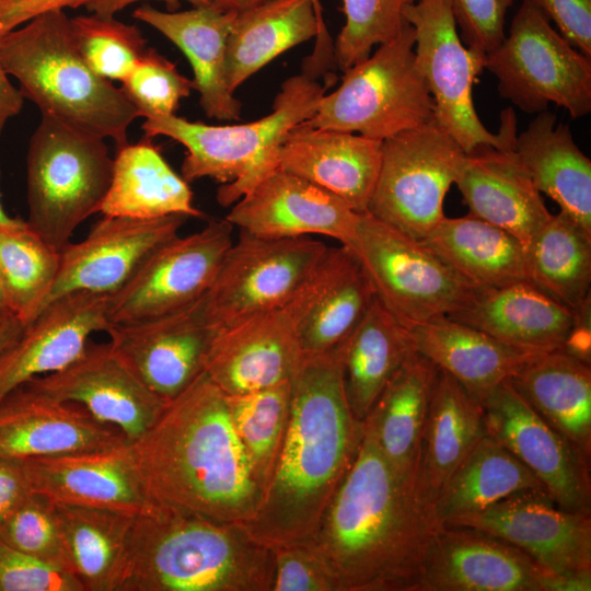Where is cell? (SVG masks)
<instances>
[{"label": "cell", "instance_id": "9f6ffc18", "mask_svg": "<svg viewBox=\"0 0 591 591\" xmlns=\"http://www.w3.org/2000/svg\"><path fill=\"white\" fill-rule=\"evenodd\" d=\"M24 99L15 88L0 60V135L9 119L16 116L23 106Z\"/></svg>", "mask_w": 591, "mask_h": 591}, {"label": "cell", "instance_id": "03108f58", "mask_svg": "<svg viewBox=\"0 0 591 591\" xmlns=\"http://www.w3.org/2000/svg\"><path fill=\"white\" fill-rule=\"evenodd\" d=\"M8 318V317H7ZM5 318L1 317L0 316V324L4 321Z\"/></svg>", "mask_w": 591, "mask_h": 591}, {"label": "cell", "instance_id": "277c9868", "mask_svg": "<svg viewBox=\"0 0 591 591\" xmlns=\"http://www.w3.org/2000/svg\"><path fill=\"white\" fill-rule=\"evenodd\" d=\"M0 60L42 116L111 138L117 148L128 143L140 115L120 88L83 60L65 10L43 12L1 36Z\"/></svg>", "mask_w": 591, "mask_h": 591}, {"label": "cell", "instance_id": "f1b7e54d", "mask_svg": "<svg viewBox=\"0 0 591 591\" xmlns=\"http://www.w3.org/2000/svg\"><path fill=\"white\" fill-rule=\"evenodd\" d=\"M300 294L299 336L304 356L337 348L375 299L359 258L344 245L327 247Z\"/></svg>", "mask_w": 591, "mask_h": 591}, {"label": "cell", "instance_id": "7dc6e473", "mask_svg": "<svg viewBox=\"0 0 591 591\" xmlns=\"http://www.w3.org/2000/svg\"><path fill=\"white\" fill-rule=\"evenodd\" d=\"M120 89L140 117L174 115L179 101L194 89L193 80L181 74L175 65L148 47Z\"/></svg>", "mask_w": 591, "mask_h": 591}, {"label": "cell", "instance_id": "7c38bea8", "mask_svg": "<svg viewBox=\"0 0 591 591\" xmlns=\"http://www.w3.org/2000/svg\"><path fill=\"white\" fill-rule=\"evenodd\" d=\"M464 157L434 119L383 140L367 213L420 241L445 217L443 200Z\"/></svg>", "mask_w": 591, "mask_h": 591}, {"label": "cell", "instance_id": "f35d334b", "mask_svg": "<svg viewBox=\"0 0 591 591\" xmlns=\"http://www.w3.org/2000/svg\"><path fill=\"white\" fill-rule=\"evenodd\" d=\"M312 0H270L236 13L227 42V76L232 93L273 59L315 38Z\"/></svg>", "mask_w": 591, "mask_h": 591}, {"label": "cell", "instance_id": "836d02e7", "mask_svg": "<svg viewBox=\"0 0 591 591\" xmlns=\"http://www.w3.org/2000/svg\"><path fill=\"white\" fill-rule=\"evenodd\" d=\"M514 150L534 186L583 228L591 231V161L556 115L537 113L517 136Z\"/></svg>", "mask_w": 591, "mask_h": 591}, {"label": "cell", "instance_id": "6125c7cd", "mask_svg": "<svg viewBox=\"0 0 591 591\" xmlns=\"http://www.w3.org/2000/svg\"><path fill=\"white\" fill-rule=\"evenodd\" d=\"M270 0H210L212 8L221 12L240 13Z\"/></svg>", "mask_w": 591, "mask_h": 591}, {"label": "cell", "instance_id": "e575fe53", "mask_svg": "<svg viewBox=\"0 0 591 591\" xmlns=\"http://www.w3.org/2000/svg\"><path fill=\"white\" fill-rule=\"evenodd\" d=\"M518 393L583 457L591 460V367L555 350L510 379Z\"/></svg>", "mask_w": 591, "mask_h": 591}, {"label": "cell", "instance_id": "db71d44e", "mask_svg": "<svg viewBox=\"0 0 591 591\" xmlns=\"http://www.w3.org/2000/svg\"><path fill=\"white\" fill-rule=\"evenodd\" d=\"M32 493L22 461L0 457V523Z\"/></svg>", "mask_w": 591, "mask_h": 591}, {"label": "cell", "instance_id": "91938a15", "mask_svg": "<svg viewBox=\"0 0 591 591\" xmlns=\"http://www.w3.org/2000/svg\"><path fill=\"white\" fill-rule=\"evenodd\" d=\"M315 11V15L318 22V33L315 37L314 48L320 51H324L333 45L332 37L327 31L326 24L323 18V8L320 0H312Z\"/></svg>", "mask_w": 591, "mask_h": 591}, {"label": "cell", "instance_id": "be15d7a7", "mask_svg": "<svg viewBox=\"0 0 591 591\" xmlns=\"http://www.w3.org/2000/svg\"><path fill=\"white\" fill-rule=\"evenodd\" d=\"M0 316L3 318L13 316L8 304L1 275H0Z\"/></svg>", "mask_w": 591, "mask_h": 591}, {"label": "cell", "instance_id": "d590c367", "mask_svg": "<svg viewBox=\"0 0 591 591\" xmlns=\"http://www.w3.org/2000/svg\"><path fill=\"white\" fill-rule=\"evenodd\" d=\"M420 242L480 289L528 281L525 246L507 231L472 215L444 217Z\"/></svg>", "mask_w": 591, "mask_h": 591}, {"label": "cell", "instance_id": "9c48e42d", "mask_svg": "<svg viewBox=\"0 0 591 591\" xmlns=\"http://www.w3.org/2000/svg\"><path fill=\"white\" fill-rule=\"evenodd\" d=\"M359 258L376 300L410 328L470 305L483 290L438 255L387 223L361 213L349 247Z\"/></svg>", "mask_w": 591, "mask_h": 591}, {"label": "cell", "instance_id": "2e32d148", "mask_svg": "<svg viewBox=\"0 0 591 591\" xmlns=\"http://www.w3.org/2000/svg\"><path fill=\"white\" fill-rule=\"evenodd\" d=\"M443 525L498 537L549 573L591 575V515L558 507L544 490L514 494Z\"/></svg>", "mask_w": 591, "mask_h": 591}, {"label": "cell", "instance_id": "7402d4cb", "mask_svg": "<svg viewBox=\"0 0 591 591\" xmlns=\"http://www.w3.org/2000/svg\"><path fill=\"white\" fill-rule=\"evenodd\" d=\"M551 575L498 537L442 525L430 536L419 591H545Z\"/></svg>", "mask_w": 591, "mask_h": 591}, {"label": "cell", "instance_id": "bcb514c9", "mask_svg": "<svg viewBox=\"0 0 591 591\" xmlns=\"http://www.w3.org/2000/svg\"><path fill=\"white\" fill-rule=\"evenodd\" d=\"M0 538L44 564L71 572L55 518L54 501L40 494L33 491L0 523Z\"/></svg>", "mask_w": 591, "mask_h": 591}, {"label": "cell", "instance_id": "d6a6232c", "mask_svg": "<svg viewBox=\"0 0 591 591\" xmlns=\"http://www.w3.org/2000/svg\"><path fill=\"white\" fill-rule=\"evenodd\" d=\"M99 212L143 220L175 215L205 218L193 202L188 182L170 166L150 138L118 148Z\"/></svg>", "mask_w": 591, "mask_h": 591}, {"label": "cell", "instance_id": "30bf717a", "mask_svg": "<svg viewBox=\"0 0 591 591\" xmlns=\"http://www.w3.org/2000/svg\"><path fill=\"white\" fill-rule=\"evenodd\" d=\"M485 69L496 77L500 96L522 112L537 114L549 103L573 119L591 112V58L555 31L530 0H523L509 34L486 55Z\"/></svg>", "mask_w": 591, "mask_h": 591}, {"label": "cell", "instance_id": "ab89813d", "mask_svg": "<svg viewBox=\"0 0 591 591\" xmlns=\"http://www.w3.org/2000/svg\"><path fill=\"white\" fill-rule=\"evenodd\" d=\"M71 572L84 591H117L135 513L54 502Z\"/></svg>", "mask_w": 591, "mask_h": 591}, {"label": "cell", "instance_id": "11a10c76", "mask_svg": "<svg viewBox=\"0 0 591 591\" xmlns=\"http://www.w3.org/2000/svg\"><path fill=\"white\" fill-rule=\"evenodd\" d=\"M326 587L315 575L311 566L296 556H287L280 560L274 582L278 591H312Z\"/></svg>", "mask_w": 591, "mask_h": 591}, {"label": "cell", "instance_id": "8fae6325", "mask_svg": "<svg viewBox=\"0 0 591 591\" xmlns=\"http://www.w3.org/2000/svg\"><path fill=\"white\" fill-rule=\"evenodd\" d=\"M403 18L415 30L416 62L432 97L437 124L465 153L483 146L500 149L515 139L511 107L501 112L497 134L476 113L473 85L486 57L463 44L449 0H416L404 8Z\"/></svg>", "mask_w": 591, "mask_h": 591}, {"label": "cell", "instance_id": "6da1fadb", "mask_svg": "<svg viewBox=\"0 0 591 591\" xmlns=\"http://www.w3.org/2000/svg\"><path fill=\"white\" fill-rule=\"evenodd\" d=\"M128 444L150 501L221 523L255 508L254 463L230 396L205 371Z\"/></svg>", "mask_w": 591, "mask_h": 591}, {"label": "cell", "instance_id": "681fc988", "mask_svg": "<svg viewBox=\"0 0 591 591\" xmlns=\"http://www.w3.org/2000/svg\"><path fill=\"white\" fill-rule=\"evenodd\" d=\"M0 591H84L69 571L44 564L0 538Z\"/></svg>", "mask_w": 591, "mask_h": 591}, {"label": "cell", "instance_id": "60d3db41", "mask_svg": "<svg viewBox=\"0 0 591 591\" xmlns=\"http://www.w3.org/2000/svg\"><path fill=\"white\" fill-rule=\"evenodd\" d=\"M526 490L544 488L524 464L487 433L444 486L433 510L434 526L437 529L454 518L483 511Z\"/></svg>", "mask_w": 591, "mask_h": 591}, {"label": "cell", "instance_id": "f5cc1de1", "mask_svg": "<svg viewBox=\"0 0 591 591\" xmlns=\"http://www.w3.org/2000/svg\"><path fill=\"white\" fill-rule=\"evenodd\" d=\"M94 0H0V37L32 18L51 10L88 5Z\"/></svg>", "mask_w": 591, "mask_h": 591}, {"label": "cell", "instance_id": "b9f144b4", "mask_svg": "<svg viewBox=\"0 0 591 591\" xmlns=\"http://www.w3.org/2000/svg\"><path fill=\"white\" fill-rule=\"evenodd\" d=\"M528 281L577 311L590 299L591 231L559 211L526 247Z\"/></svg>", "mask_w": 591, "mask_h": 591}, {"label": "cell", "instance_id": "ac0fdd59", "mask_svg": "<svg viewBox=\"0 0 591 591\" xmlns=\"http://www.w3.org/2000/svg\"><path fill=\"white\" fill-rule=\"evenodd\" d=\"M301 310L299 291L280 306L218 329L205 372L230 395L290 381L304 357L299 336Z\"/></svg>", "mask_w": 591, "mask_h": 591}, {"label": "cell", "instance_id": "74e56055", "mask_svg": "<svg viewBox=\"0 0 591 591\" xmlns=\"http://www.w3.org/2000/svg\"><path fill=\"white\" fill-rule=\"evenodd\" d=\"M336 350L350 407L361 421H364L394 373L416 351L409 328L376 298Z\"/></svg>", "mask_w": 591, "mask_h": 591}, {"label": "cell", "instance_id": "f546056e", "mask_svg": "<svg viewBox=\"0 0 591 591\" xmlns=\"http://www.w3.org/2000/svg\"><path fill=\"white\" fill-rule=\"evenodd\" d=\"M235 15L211 5L164 12L144 4L132 13L183 51L192 65L193 84L204 113L220 120H237L241 116L242 104L230 91L227 76V42Z\"/></svg>", "mask_w": 591, "mask_h": 591}, {"label": "cell", "instance_id": "44dd1931", "mask_svg": "<svg viewBox=\"0 0 591 591\" xmlns=\"http://www.w3.org/2000/svg\"><path fill=\"white\" fill-rule=\"evenodd\" d=\"M26 383L55 399L82 405L97 421L116 428L128 443L146 433L166 405L108 343L88 345L68 367Z\"/></svg>", "mask_w": 591, "mask_h": 591}, {"label": "cell", "instance_id": "d4e9b609", "mask_svg": "<svg viewBox=\"0 0 591 591\" xmlns=\"http://www.w3.org/2000/svg\"><path fill=\"white\" fill-rule=\"evenodd\" d=\"M31 488L54 502L137 513L150 501L128 442L21 460Z\"/></svg>", "mask_w": 591, "mask_h": 591}, {"label": "cell", "instance_id": "1f68e13d", "mask_svg": "<svg viewBox=\"0 0 591 591\" xmlns=\"http://www.w3.org/2000/svg\"><path fill=\"white\" fill-rule=\"evenodd\" d=\"M415 350L480 399L545 352L523 350L440 316L409 328Z\"/></svg>", "mask_w": 591, "mask_h": 591}, {"label": "cell", "instance_id": "ffe728a7", "mask_svg": "<svg viewBox=\"0 0 591 591\" xmlns=\"http://www.w3.org/2000/svg\"><path fill=\"white\" fill-rule=\"evenodd\" d=\"M360 215L333 193L278 166L235 201L224 219L258 236L317 234L351 247Z\"/></svg>", "mask_w": 591, "mask_h": 591}, {"label": "cell", "instance_id": "f6af8a7d", "mask_svg": "<svg viewBox=\"0 0 591 591\" xmlns=\"http://www.w3.org/2000/svg\"><path fill=\"white\" fill-rule=\"evenodd\" d=\"M416 0H343L346 23L334 44L336 66L344 72L368 58L375 45L397 36L404 8Z\"/></svg>", "mask_w": 591, "mask_h": 591}, {"label": "cell", "instance_id": "ba28073f", "mask_svg": "<svg viewBox=\"0 0 591 591\" xmlns=\"http://www.w3.org/2000/svg\"><path fill=\"white\" fill-rule=\"evenodd\" d=\"M414 48L415 30L405 20L396 37L344 71L340 85L324 94L310 124L383 141L433 120V101Z\"/></svg>", "mask_w": 591, "mask_h": 591}, {"label": "cell", "instance_id": "f907efd6", "mask_svg": "<svg viewBox=\"0 0 591 591\" xmlns=\"http://www.w3.org/2000/svg\"><path fill=\"white\" fill-rule=\"evenodd\" d=\"M461 39L486 57L505 38V21L513 0H449Z\"/></svg>", "mask_w": 591, "mask_h": 591}, {"label": "cell", "instance_id": "cb8c5ba5", "mask_svg": "<svg viewBox=\"0 0 591 591\" xmlns=\"http://www.w3.org/2000/svg\"><path fill=\"white\" fill-rule=\"evenodd\" d=\"M126 442L116 428L97 421L78 404L55 399L27 383L0 402V457L100 451Z\"/></svg>", "mask_w": 591, "mask_h": 591}, {"label": "cell", "instance_id": "e0dca14e", "mask_svg": "<svg viewBox=\"0 0 591 591\" xmlns=\"http://www.w3.org/2000/svg\"><path fill=\"white\" fill-rule=\"evenodd\" d=\"M216 332L204 296L172 313L112 324L106 334L111 348L130 371L167 403L205 371Z\"/></svg>", "mask_w": 591, "mask_h": 591}, {"label": "cell", "instance_id": "603a6c76", "mask_svg": "<svg viewBox=\"0 0 591 591\" xmlns=\"http://www.w3.org/2000/svg\"><path fill=\"white\" fill-rule=\"evenodd\" d=\"M107 303L108 296L74 292L47 304L0 352V402L31 379L76 361L92 334L109 328Z\"/></svg>", "mask_w": 591, "mask_h": 591}, {"label": "cell", "instance_id": "4fadbf2b", "mask_svg": "<svg viewBox=\"0 0 591 591\" xmlns=\"http://www.w3.org/2000/svg\"><path fill=\"white\" fill-rule=\"evenodd\" d=\"M327 245L311 236L274 239L240 231L205 294L218 331L290 301L310 279Z\"/></svg>", "mask_w": 591, "mask_h": 591}, {"label": "cell", "instance_id": "52a82bcc", "mask_svg": "<svg viewBox=\"0 0 591 591\" xmlns=\"http://www.w3.org/2000/svg\"><path fill=\"white\" fill-rule=\"evenodd\" d=\"M26 223L59 252L76 229L100 211L109 188L113 158L105 139L48 116L27 151Z\"/></svg>", "mask_w": 591, "mask_h": 591}, {"label": "cell", "instance_id": "c3c4849f", "mask_svg": "<svg viewBox=\"0 0 591 591\" xmlns=\"http://www.w3.org/2000/svg\"><path fill=\"white\" fill-rule=\"evenodd\" d=\"M290 381L246 393L230 395L235 430L253 463L270 456L289 406Z\"/></svg>", "mask_w": 591, "mask_h": 591}, {"label": "cell", "instance_id": "680465c9", "mask_svg": "<svg viewBox=\"0 0 591 591\" xmlns=\"http://www.w3.org/2000/svg\"><path fill=\"white\" fill-rule=\"evenodd\" d=\"M591 575H551L545 591H590Z\"/></svg>", "mask_w": 591, "mask_h": 591}, {"label": "cell", "instance_id": "e7e4bbea", "mask_svg": "<svg viewBox=\"0 0 591 591\" xmlns=\"http://www.w3.org/2000/svg\"><path fill=\"white\" fill-rule=\"evenodd\" d=\"M20 219L11 218L3 209L0 201V225L18 223Z\"/></svg>", "mask_w": 591, "mask_h": 591}, {"label": "cell", "instance_id": "83f0119b", "mask_svg": "<svg viewBox=\"0 0 591 591\" xmlns=\"http://www.w3.org/2000/svg\"><path fill=\"white\" fill-rule=\"evenodd\" d=\"M382 143L358 134L318 128L308 119L288 134L278 166L366 213L380 172Z\"/></svg>", "mask_w": 591, "mask_h": 591}, {"label": "cell", "instance_id": "4dcf8cb0", "mask_svg": "<svg viewBox=\"0 0 591 591\" xmlns=\"http://www.w3.org/2000/svg\"><path fill=\"white\" fill-rule=\"evenodd\" d=\"M449 317L534 352L563 350L578 321L577 311L554 301L529 281L485 289Z\"/></svg>", "mask_w": 591, "mask_h": 591}, {"label": "cell", "instance_id": "3957f363", "mask_svg": "<svg viewBox=\"0 0 591 591\" xmlns=\"http://www.w3.org/2000/svg\"><path fill=\"white\" fill-rule=\"evenodd\" d=\"M289 383V425L265 507L269 524L286 536L313 521L364 431L350 407L336 348L304 356Z\"/></svg>", "mask_w": 591, "mask_h": 591}, {"label": "cell", "instance_id": "7a4b0ae2", "mask_svg": "<svg viewBox=\"0 0 591 591\" xmlns=\"http://www.w3.org/2000/svg\"><path fill=\"white\" fill-rule=\"evenodd\" d=\"M436 529L364 424L357 455L338 484L324 526L328 575L346 590L419 591Z\"/></svg>", "mask_w": 591, "mask_h": 591}, {"label": "cell", "instance_id": "484cf974", "mask_svg": "<svg viewBox=\"0 0 591 591\" xmlns=\"http://www.w3.org/2000/svg\"><path fill=\"white\" fill-rule=\"evenodd\" d=\"M487 433L479 399L438 369L412 479L415 499L434 529L433 510L444 486Z\"/></svg>", "mask_w": 591, "mask_h": 591}, {"label": "cell", "instance_id": "7bdbcfd3", "mask_svg": "<svg viewBox=\"0 0 591 591\" xmlns=\"http://www.w3.org/2000/svg\"><path fill=\"white\" fill-rule=\"evenodd\" d=\"M59 263L60 252L26 221L0 225V275L10 311L24 327L42 311Z\"/></svg>", "mask_w": 591, "mask_h": 591}, {"label": "cell", "instance_id": "5bb4252c", "mask_svg": "<svg viewBox=\"0 0 591 591\" xmlns=\"http://www.w3.org/2000/svg\"><path fill=\"white\" fill-rule=\"evenodd\" d=\"M233 225L211 220L192 234H178L142 263L128 282L108 296L112 324L142 321L181 310L212 286L231 246Z\"/></svg>", "mask_w": 591, "mask_h": 591}, {"label": "cell", "instance_id": "ee69618b", "mask_svg": "<svg viewBox=\"0 0 591 591\" xmlns=\"http://www.w3.org/2000/svg\"><path fill=\"white\" fill-rule=\"evenodd\" d=\"M77 49L100 77L123 81L144 54L147 40L140 30L114 15L91 13L70 18Z\"/></svg>", "mask_w": 591, "mask_h": 591}, {"label": "cell", "instance_id": "6f0895ef", "mask_svg": "<svg viewBox=\"0 0 591 591\" xmlns=\"http://www.w3.org/2000/svg\"><path fill=\"white\" fill-rule=\"evenodd\" d=\"M142 1H163L167 4H175L179 1H186L194 7H202L210 4V0H94L86 5V9L90 13L114 15L126 7Z\"/></svg>", "mask_w": 591, "mask_h": 591}, {"label": "cell", "instance_id": "5b68a950", "mask_svg": "<svg viewBox=\"0 0 591 591\" xmlns=\"http://www.w3.org/2000/svg\"><path fill=\"white\" fill-rule=\"evenodd\" d=\"M326 88L304 73L288 78L273 112L241 125H207L175 114L144 118V138L169 137L186 149L182 176L186 182L209 177L221 185L217 201L232 206L278 167L280 148L298 124L311 119Z\"/></svg>", "mask_w": 591, "mask_h": 591}, {"label": "cell", "instance_id": "8d00e7d4", "mask_svg": "<svg viewBox=\"0 0 591 591\" xmlns=\"http://www.w3.org/2000/svg\"><path fill=\"white\" fill-rule=\"evenodd\" d=\"M437 373L430 360L413 352L363 421L396 474L410 483Z\"/></svg>", "mask_w": 591, "mask_h": 591}, {"label": "cell", "instance_id": "816d5d0a", "mask_svg": "<svg viewBox=\"0 0 591 591\" xmlns=\"http://www.w3.org/2000/svg\"><path fill=\"white\" fill-rule=\"evenodd\" d=\"M553 21L561 36L591 58V0H530Z\"/></svg>", "mask_w": 591, "mask_h": 591}, {"label": "cell", "instance_id": "8992f818", "mask_svg": "<svg viewBox=\"0 0 591 591\" xmlns=\"http://www.w3.org/2000/svg\"><path fill=\"white\" fill-rule=\"evenodd\" d=\"M224 525L151 502L134 515L117 591L251 587V553Z\"/></svg>", "mask_w": 591, "mask_h": 591}, {"label": "cell", "instance_id": "d6986e66", "mask_svg": "<svg viewBox=\"0 0 591 591\" xmlns=\"http://www.w3.org/2000/svg\"><path fill=\"white\" fill-rule=\"evenodd\" d=\"M187 219L103 216L82 241L60 251L58 273L43 309L68 293H115L153 251L178 234Z\"/></svg>", "mask_w": 591, "mask_h": 591}, {"label": "cell", "instance_id": "4316f807", "mask_svg": "<svg viewBox=\"0 0 591 591\" xmlns=\"http://www.w3.org/2000/svg\"><path fill=\"white\" fill-rule=\"evenodd\" d=\"M515 139L500 149L483 146L465 153L454 183L470 215L507 231L526 248L552 215L514 150Z\"/></svg>", "mask_w": 591, "mask_h": 591}, {"label": "cell", "instance_id": "9a60e30c", "mask_svg": "<svg viewBox=\"0 0 591 591\" xmlns=\"http://www.w3.org/2000/svg\"><path fill=\"white\" fill-rule=\"evenodd\" d=\"M479 402L488 433L532 472L553 501L591 515L590 461L526 403L510 380Z\"/></svg>", "mask_w": 591, "mask_h": 591}, {"label": "cell", "instance_id": "94428289", "mask_svg": "<svg viewBox=\"0 0 591 591\" xmlns=\"http://www.w3.org/2000/svg\"><path fill=\"white\" fill-rule=\"evenodd\" d=\"M23 328L24 326L14 316L5 318L0 324V352L20 336Z\"/></svg>", "mask_w": 591, "mask_h": 591}]
</instances>
